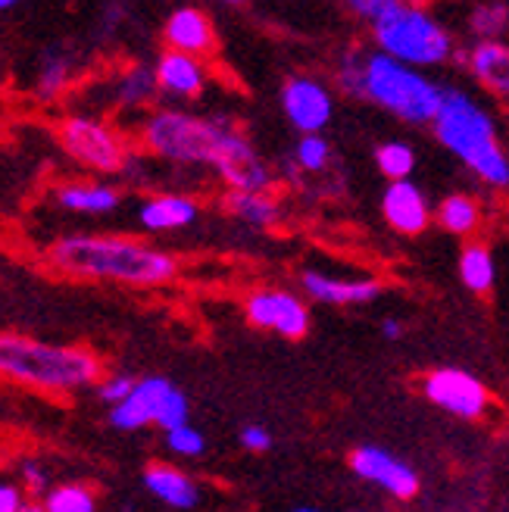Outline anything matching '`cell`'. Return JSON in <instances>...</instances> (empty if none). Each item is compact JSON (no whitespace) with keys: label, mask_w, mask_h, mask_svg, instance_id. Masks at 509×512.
<instances>
[{"label":"cell","mask_w":509,"mask_h":512,"mask_svg":"<svg viewBox=\"0 0 509 512\" xmlns=\"http://www.w3.org/2000/svg\"><path fill=\"white\" fill-rule=\"evenodd\" d=\"M509 22V7L503 4H491V7H478L472 13V32L475 35H485L481 41H491L494 35H500Z\"/></svg>","instance_id":"cell-29"},{"label":"cell","mask_w":509,"mask_h":512,"mask_svg":"<svg viewBox=\"0 0 509 512\" xmlns=\"http://www.w3.org/2000/svg\"><path fill=\"white\" fill-rule=\"evenodd\" d=\"M50 266L82 278H110L135 288H157L175 278V256L132 241V238H107V235H69L50 244Z\"/></svg>","instance_id":"cell-2"},{"label":"cell","mask_w":509,"mask_h":512,"mask_svg":"<svg viewBox=\"0 0 509 512\" xmlns=\"http://www.w3.org/2000/svg\"><path fill=\"white\" fill-rule=\"evenodd\" d=\"M469 69L494 94L509 97V47L500 41H478L469 50Z\"/></svg>","instance_id":"cell-19"},{"label":"cell","mask_w":509,"mask_h":512,"mask_svg":"<svg viewBox=\"0 0 509 512\" xmlns=\"http://www.w3.org/2000/svg\"><path fill=\"white\" fill-rule=\"evenodd\" d=\"M69 75H72L69 57L47 54V57L41 60V69H38V97H41V100H54L60 91H66Z\"/></svg>","instance_id":"cell-27"},{"label":"cell","mask_w":509,"mask_h":512,"mask_svg":"<svg viewBox=\"0 0 509 512\" xmlns=\"http://www.w3.org/2000/svg\"><path fill=\"white\" fill-rule=\"evenodd\" d=\"M247 319L257 328L278 331L285 338H303L310 331V310L291 291H257L247 297Z\"/></svg>","instance_id":"cell-10"},{"label":"cell","mask_w":509,"mask_h":512,"mask_svg":"<svg viewBox=\"0 0 509 512\" xmlns=\"http://www.w3.org/2000/svg\"><path fill=\"white\" fill-rule=\"evenodd\" d=\"M294 160L303 172H322L328 166V160H332V147H328V141L319 135H303L294 150Z\"/></svg>","instance_id":"cell-28"},{"label":"cell","mask_w":509,"mask_h":512,"mask_svg":"<svg viewBox=\"0 0 509 512\" xmlns=\"http://www.w3.org/2000/svg\"><path fill=\"white\" fill-rule=\"evenodd\" d=\"M425 397L450 416L478 419L488 409V388L466 369H435L425 378Z\"/></svg>","instance_id":"cell-9"},{"label":"cell","mask_w":509,"mask_h":512,"mask_svg":"<svg viewBox=\"0 0 509 512\" xmlns=\"http://www.w3.org/2000/svg\"><path fill=\"white\" fill-rule=\"evenodd\" d=\"M494 256L485 244H466L460 253V278L466 281V288L475 294H485L494 285Z\"/></svg>","instance_id":"cell-21"},{"label":"cell","mask_w":509,"mask_h":512,"mask_svg":"<svg viewBox=\"0 0 509 512\" xmlns=\"http://www.w3.org/2000/svg\"><path fill=\"white\" fill-rule=\"evenodd\" d=\"M141 138L147 150H154L163 160L213 166L232 191L266 194V188L272 185V172L260 160V153L232 125L219 119H200L178 110H157L147 116Z\"/></svg>","instance_id":"cell-1"},{"label":"cell","mask_w":509,"mask_h":512,"mask_svg":"<svg viewBox=\"0 0 509 512\" xmlns=\"http://www.w3.org/2000/svg\"><path fill=\"white\" fill-rule=\"evenodd\" d=\"M25 503L29 500L22 497V491L16 488V484L0 481V512H22Z\"/></svg>","instance_id":"cell-36"},{"label":"cell","mask_w":509,"mask_h":512,"mask_svg":"<svg viewBox=\"0 0 509 512\" xmlns=\"http://www.w3.org/2000/svg\"><path fill=\"white\" fill-rule=\"evenodd\" d=\"M47 512H94L97 500L82 484H60V488H50L44 497Z\"/></svg>","instance_id":"cell-26"},{"label":"cell","mask_w":509,"mask_h":512,"mask_svg":"<svg viewBox=\"0 0 509 512\" xmlns=\"http://www.w3.org/2000/svg\"><path fill=\"white\" fill-rule=\"evenodd\" d=\"M166 447L175 453V456H200L207 450V441H203V434L191 425H182L166 434Z\"/></svg>","instance_id":"cell-30"},{"label":"cell","mask_w":509,"mask_h":512,"mask_svg":"<svg viewBox=\"0 0 509 512\" xmlns=\"http://www.w3.org/2000/svg\"><path fill=\"white\" fill-rule=\"evenodd\" d=\"M372 29L381 54L394 57L403 66H438L453 54V38L444 25L410 4H394V10L378 19Z\"/></svg>","instance_id":"cell-6"},{"label":"cell","mask_w":509,"mask_h":512,"mask_svg":"<svg viewBox=\"0 0 509 512\" xmlns=\"http://www.w3.org/2000/svg\"><path fill=\"white\" fill-rule=\"evenodd\" d=\"M363 97H369L372 104L403 122L425 125L435 122L444 88L428 82L422 72L397 63L388 54H372L363 60Z\"/></svg>","instance_id":"cell-5"},{"label":"cell","mask_w":509,"mask_h":512,"mask_svg":"<svg viewBox=\"0 0 509 512\" xmlns=\"http://www.w3.org/2000/svg\"><path fill=\"white\" fill-rule=\"evenodd\" d=\"M0 378L47 394H75L100 378L97 356L85 347L41 344L22 335H0Z\"/></svg>","instance_id":"cell-3"},{"label":"cell","mask_w":509,"mask_h":512,"mask_svg":"<svg viewBox=\"0 0 509 512\" xmlns=\"http://www.w3.org/2000/svg\"><path fill=\"white\" fill-rule=\"evenodd\" d=\"M60 207L69 213H91L104 216L119 207V191L110 185H63L57 191Z\"/></svg>","instance_id":"cell-20"},{"label":"cell","mask_w":509,"mask_h":512,"mask_svg":"<svg viewBox=\"0 0 509 512\" xmlns=\"http://www.w3.org/2000/svg\"><path fill=\"white\" fill-rule=\"evenodd\" d=\"M110 425L119 431H138L147 425H160L166 434L188 425V397L169 378H141L129 400L110 409Z\"/></svg>","instance_id":"cell-7"},{"label":"cell","mask_w":509,"mask_h":512,"mask_svg":"<svg viewBox=\"0 0 509 512\" xmlns=\"http://www.w3.org/2000/svg\"><path fill=\"white\" fill-rule=\"evenodd\" d=\"M375 166L378 172L391 178V185L394 182H410V175L416 169V153L410 144H403V141H388V144H381L375 150Z\"/></svg>","instance_id":"cell-24"},{"label":"cell","mask_w":509,"mask_h":512,"mask_svg":"<svg viewBox=\"0 0 509 512\" xmlns=\"http://www.w3.org/2000/svg\"><path fill=\"white\" fill-rule=\"evenodd\" d=\"M431 125H435L438 141L453 157H460L481 182L494 188L509 185V160L497 141L494 119L478 100H472L466 91L444 88L441 110Z\"/></svg>","instance_id":"cell-4"},{"label":"cell","mask_w":509,"mask_h":512,"mask_svg":"<svg viewBox=\"0 0 509 512\" xmlns=\"http://www.w3.org/2000/svg\"><path fill=\"white\" fill-rule=\"evenodd\" d=\"M135 378H129V375H113V378H107V381H100V388H97V394H100V400L104 403H110V406H119L122 400H129V394L135 391Z\"/></svg>","instance_id":"cell-31"},{"label":"cell","mask_w":509,"mask_h":512,"mask_svg":"<svg viewBox=\"0 0 509 512\" xmlns=\"http://www.w3.org/2000/svg\"><path fill=\"white\" fill-rule=\"evenodd\" d=\"M282 107L288 122L303 135H319L332 122V94L319 79L294 75L282 88Z\"/></svg>","instance_id":"cell-11"},{"label":"cell","mask_w":509,"mask_h":512,"mask_svg":"<svg viewBox=\"0 0 509 512\" xmlns=\"http://www.w3.org/2000/svg\"><path fill=\"white\" fill-rule=\"evenodd\" d=\"M241 444H244L247 450H253V453H263V450L272 447V434H269L263 425H247V428L241 431Z\"/></svg>","instance_id":"cell-35"},{"label":"cell","mask_w":509,"mask_h":512,"mask_svg":"<svg viewBox=\"0 0 509 512\" xmlns=\"http://www.w3.org/2000/svg\"><path fill=\"white\" fill-rule=\"evenodd\" d=\"M197 203L182 194H160L141 203L138 219L147 232H175V228H188L197 219Z\"/></svg>","instance_id":"cell-17"},{"label":"cell","mask_w":509,"mask_h":512,"mask_svg":"<svg viewBox=\"0 0 509 512\" xmlns=\"http://www.w3.org/2000/svg\"><path fill=\"white\" fill-rule=\"evenodd\" d=\"M294 512H316V509H294Z\"/></svg>","instance_id":"cell-40"},{"label":"cell","mask_w":509,"mask_h":512,"mask_svg":"<svg viewBox=\"0 0 509 512\" xmlns=\"http://www.w3.org/2000/svg\"><path fill=\"white\" fill-rule=\"evenodd\" d=\"M157 88H160L157 85V72L154 69H144V66H135V69H129L119 79L116 94H119V104L122 107H141V104H147L150 97H154Z\"/></svg>","instance_id":"cell-25"},{"label":"cell","mask_w":509,"mask_h":512,"mask_svg":"<svg viewBox=\"0 0 509 512\" xmlns=\"http://www.w3.org/2000/svg\"><path fill=\"white\" fill-rule=\"evenodd\" d=\"M381 213H385L388 225L397 228L400 235H422L431 222L428 200L413 182L388 185L385 197H381Z\"/></svg>","instance_id":"cell-14"},{"label":"cell","mask_w":509,"mask_h":512,"mask_svg":"<svg viewBox=\"0 0 509 512\" xmlns=\"http://www.w3.org/2000/svg\"><path fill=\"white\" fill-rule=\"evenodd\" d=\"M394 4H397V0H353L350 10H353L356 16H366V19L375 25L378 19H385V16L394 10Z\"/></svg>","instance_id":"cell-33"},{"label":"cell","mask_w":509,"mask_h":512,"mask_svg":"<svg viewBox=\"0 0 509 512\" xmlns=\"http://www.w3.org/2000/svg\"><path fill=\"white\" fill-rule=\"evenodd\" d=\"M22 484L29 494H44L47 491V469L38 466L35 459H25L22 463Z\"/></svg>","instance_id":"cell-34"},{"label":"cell","mask_w":509,"mask_h":512,"mask_svg":"<svg viewBox=\"0 0 509 512\" xmlns=\"http://www.w3.org/2000/svg\"><path fill=\"white\" fill-rule=\"evenodd\" d=\"M303 291L319 303H335V306H353V303H372L381 294V281L375 278H335L322 275L316 269H307L300 275Z\"/></svg>","instance_id":"cell-15"},{"label":"cell","mask_w":509,"mask_h":512,"mask_svg":"<svg viewBox=\"0 0 509 512\" xmlns=\"http://www.w3.org/2000/svg\"><path fill=\"white\" fill-rule=\"evenodd\" d=\"M381 335H385L388 341H397L403 335V325L397 319H385V322H381Z\"/></svg>","instance_id":"cell-37"},{"label":"cell","mask_w":509,"mask_h":512,"mask_svg":"<svg viewBox=\"0 0 509 512\" xmlns=\"http://www.w3.org/2000/svg\"><path fill=\"white\" fill-rule=\"evenodd\" d=\"M22 512H47V509H44V503H35V500H29V503L22 506Z\"/></svg>","instance_id":"cell-38"},{"label":"cell","mask_w":509,"mask_h":512,"mask_svg":"<svg viewBox=\"0 0 509 512\" xmlns=\"http://www.w3.org/2000/svg\"><path fill=\"white\" fill-rule=\"evenodd\" d=\"M350 469L360 475V478L378 484L381 491H388L397 500H410V497L419 494V475L410 466H406V463H400L397 456H391L388 450H381V447H360V450H353Z\"/></svg>","instance_id":"cell-12"},{"label":"cell","mask_w":509,"mask_h":512,"mask_svg":"<svg viewBox=\"0 0 509 512\" xmlns=\"http://www.w3.org/2000/svg\"><path fill=\"white\" fill-rule=\"evenodd\" d=\"M157 85L166 94L175 97H194L207 85V69L197 57L188 54H175V50H166V54L157 60Z\"/></svg>","instance_id":"cell-16"},{"label":"cell","mask_w":509,"mask_h":512,"mask_svg":"<svg viewBox=\"0 0 509 512\" xmlns=\"http://www.w3.org/2000/svg\"><path fill=\"white\" fill-rule=\"evenodd\" d=\"M163 38H166L169 50H175V54H188V57H203L216 47L213 22L197 7L175 10L163 25Z\"/></svg>","instance_id":"cell-13"},{"label":"cell","mask_w":509,"mask_h":512,"mask_svg":"<svg viewBox=\"0 0 509 512\" xmlns=\"http://www.w3.org/2000/svg\"><path fill=\"white\" fill-rule=\"evenodd\" d=\"M63 150L75 163L97 172H116L125 163V144L107 122L91 116H66L57 132Z\"/></svg>","instance_id":"cell-8"},{"label":"cell","mask_w":509,"mask_h":512,"mask_svg":"<svg viewBox=\"0 0 509 512\" xmlns=\"http://www.w3.org/2000/svg\"><path fill=\"white\" fill-rule=\"evenodd\" d=\"M144 488L172 509H194L200 503V491H197L194 478L185 475L182 469H172L163 463L150 466L144 472Z\"/></svg>","instance_id":"cell-18"},{"label":"cell","mask_w":509,"mask_h":512,"mask_svg":"<svg viewBox=\"0 0 509 512\" xmlns=\"http://www.w3.org/2000/svg\"><path fill=\"white\" fill-rule=\"evenodd\" d=\"M438 222L447 228L450 235H472L481 222V210L469 194H450L441 200Z\"/></svg>","instance_id":"cell-22"},{"label":"cell","mask_w":509,"mask_h":512,"mask_svg":"<svg viewBox=\"0 0 509 512\" xmlns=\"http://www.w3.org/2000/svg\"><path fill=\"white\" fill-rule=\"evenodd\" d=\"M228 210H232L238 219L250 222V225H272L282 216L278 203L269 194H247V191H232L228 194Z\"/></svg>","instance_id":"cell-23"},{"label":"cell","mask_w":509,"mask_h":512,"mask_svg":"<svg viewBox=\"0 0 509 512\" xmlns=\"http://www.w3.org/2000/svg\"><path fill=\"white\" fill-rule=\"evenodd\" d=\"M338 85L350 94H363V63L360 60H344L338 69Z\"/></svg>","instance_id":"cell-32"},{"label":"cell","mask_w":509,"mask_h":512,"mask_svg":"<svg viewBox=\"0 0 509 512\" xmlns=\"http://www.w3.org/2000/svg\"><path fill=\"white\" fill-rule=\"evenodd\" d=\"M4 10H13V0H0V13Z\"/></svg>","instance_id":"cell-39"}]
</instances>
